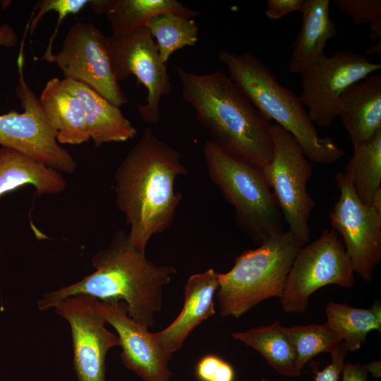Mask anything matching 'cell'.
Instances as JSON below:
<instances>
[{"mask_svg": "<svg viewBox=\"0 0 381 381\" xmlns=\"http://www.w3.org/2000/svg\"><path fill=\"white\" fill-rule=\"evenodd\" d=\"M186 174L179 152L150 128L116 168V204L129 226L130 241L138 250L145 252L150 238L171 226L182 198L175 181Z\"/></svg>", "mask_w": 381, "mask_h": 381, "instance_id": "obj_1", "label": "cell"}, {"mask_svg": "<svg viewBox=\"0 0 381 381\" xmlns=\"http://www.w3.org/2000/svg\"><path fill=\"white\" fill-rule=\"evenodd\" d=\"M92 265L95 271L80 281L44 293L37 301L38 309L47 310L68 297L86 294L101 301H122L134 321L152 327L154 315L162 307L163 289L176 269L147 259L123 230L117 231L109 245L95 253Z\"/></svg>", "mask_w": 381, "mask_h": 381, "instance_id": "obj_2", "label": "cell"}, {"mask_svg": "<svg viewBox=\"0 0 381 381\" xmlns=\"http://www.w3.org/2000/svg\"><path fill=\"white\" fill-rule=\"evenodd\" d=\"M181 96L211 140L226 154L262 169L271 161L272 121L222 70L196 74L175 66Z\"/></svg>", "mask_w": 381, "mask_h": 381, "instance_id": "obj_3", "label": "cell"}, {"mask_svg": "<svg viewBox=\"0 0 381 381\" xmlns=\"http://www.w3.org/2000/svg\"><path fill=\"white\" fill-rule=\"evenodd\" d=\"M219 60L229 77L252 104L269 120L289 132L306 157L320 164H332L344 152L329 136L320 137L299 97L279 82L262 61L250 52L236 54L224 49Z\"/></svg>", "mask_w": 381, "mask_h": 381, "instance_id": "obj_4", "label": "cell"}, {"mask_svg": "<svg viewBox=\"0 0 381 381\" xmlns=\"http://www.w3.org/2000/svg\"><path fill=\"white\" fill-rule=\"evenodd\" d=\"M304 245L283 231L237 256L229 272L218 274L220 315L238 318L262 301L280 298L295 257Z\"/></svg>", "mask_w": 381, "mask_h": 381, "instance_id": "obj_5", "label": "cell"}, {"mask_svg": "<svg viewBox=\"0 0 381 381\" xmlns=\"http://www.w3.org/2000/svg\"><path fill=\"white\" fill-rule=\"evenodd\" d=\"M203 155L212 182L234 207L237 226L254 243L284 231V218L262 169L234 157L207 140Z\"/></svg>", "mask_w": 381, "mask_h": 381, "instance_id": "obj_6", "label": "cell"}, {"mask_svg": "<svg viewBox=\"0 0 381 381\" xmlns=\"http://www.w3.org/2000/svg\"><path fill=\"white\" fill-rule=\"evenodd\" d=\"M17 59L18 82L16 93L22 113L0 114V145L15 150L35 162L60 173L73 174L77 162L56 139V131L47 116L40 97L27 84L24 73V40Z\"/></svg>", "mask_w": 381, "mask_h": 381, "instance_id": "obj_7", "label": "cell"}, {"mask_svg": "<svg viewBox=\"0 0 381 381\" xmlns=\"http://www.w3.org/2000/svg\"><path fill=\"white\" fill-rule=\"evenodd\" d=\"M273 152L271 161L262 168L288 230L303 244L310 242L309 219L315 201L307 183L312 165L294 136L279 125L272 123Z\"/></svg>", "mask_w": 381, "mask_h": 381, "instance_id": "obj_8", "label": "cell"}, {"mask_svg": "<svg viewBox=\"0 0 381 381\" xmlns=\"http://www.w3.org/2000/svg\"><path fill=\"white\" fill-rule=\"evenodd\" d=\"M353 274L341 238L332 228L325 229L297 253L279 298L281 306L288 313H304L315 291L329 284L350 289Z\"/></svg>", "mask_w": 381, "mask_h": 381, "instance_id": "obj_9", "label": "cell"}, {"mask_svg": "<svg viewBox=\"0 0 381 381\" xmlns=\"http://www.w3.org/2000/svg\"><path fill=\"white\" fill-rule=\"evenodd\" d=\"M52 63L57 65L64 78L83 83L114 105L120 107L128 102L115 75L109 37L93 23H74Z\"/></svg>", "mask_w": 381, "mask_h": 381, "instance_id": "obj_10", "label": "cell"}, {"mask_svg": "<svg viewBox=\"0 0 381 381\" xmlns=\"http://www.w3.org/2000/svg\"><path fill=\"white\" fill-rule=\"evenodd\" d=\"M335 181L339 195L329 213L332 228L341 236L353 272L371 282L381 260V209L361 202L344 172H338Z\"/></svg>", "mask_w": 381, "mask_h": 381, "instance_id": "obj_11", "label": "cell"}, {"mask_svg": "<svg viewBox=\"0 0 381 381\" xmlns=\"http://www.w3.org/2000/svg\"><path fill=\"white\" fill-rule=\"evenodd\" d=\"M381 69L365 54L337 51L301 74L302 91L298 97L313 123L327 128L337 117L339 98L345 90Z\"/></svg>", "mask_w": 381, "mask_h": 381, "instance_id": "obj_12", "label": "cell"}, {"mask_svg": "<svg viewBox=\"0 0 381 381\" xmlns=\"http://www.w3.org/2000/svg\"><path fill=\"white\" fill-rule=\"evenodd\" d=\"M53 308L70 326L76 381H106L107 352L119 346L120 341L105 326L100 301L78 294L60 301Z\"/></svg>", "mask_w": 381, "mask_h": 381, "instance_id": "obj_13", "label": "cell"}, {"mask_svg": "<svg viewBox=\"0 0 381 381\" xmlns=\"http://www.w3.org/2000/svg\"><path fill=\"white\" fill-rule=\"evenodd\" d=\"M116 78L119 82L131 75L147 89L146 103L138 105V111L147 123L157 124L160 118V101L169 94L171 84L148 28L141 27L124 36L109 37Z\"/></svg>", "mask_w": 381, "mask_h": 381, "instance_id": "obj_14", "label": "cell"}, {"mask_svg": "<svg viewBox=\"0 0 381 381\" xmlns=\"http://www.w3.org/2000/svg\"><path fill=\"white\" fill-rule=\"evenodd\" d=\"M106 322L116 332L123 365L143 381H169V362L173 353L162 350L148 328L134 321L122 301H101Z\"/></svg>", "mask_w": 381, "mask_h": 381, "instance_id": "obj_15", "label": "cell"}, {"mask_svg": "<svg viewBox=\"0 0 381 381\" xmlns=\"http://www.w3.org/2000/svg\"><path fill=\"white\" fill-rule=\"evenodd\" d=\"M218 274L211 268L192 274L184 286V302L177 318L152 337L164 351L173 353L180 349L192 331L215 314L214 296L219 288Z\"/></svg>", "mask_w": 381, "mask_h": 381, "instance_id": "obj_16", "label": "cell"}, {"mask_svg": "<svg viewBox=\"0 0 381 381\" xmlns=\"http://www.w3.org/2000/svg\"><path fill=\"white\" fill-rule=\"evenodd\" d=\"M339 117L353 149L381 131V74L373 73L347 87L339 98Z\"/></svg>", "mask_w": 381, "mask_h": 381, "instance_id": "obj_17", "label": "cell"}, {"mask_svg": "<svg viewBox=\"0 0 381 381\" xmlns=\"http://www.w3.org/2000/svg\"><path fill=\"white\" fill-rule=\"evenodd\" d=\"M63 86L80 101L90 139L96 147L104 143L133 139L137 130L119 107L79 81L64 78Z\"/></svg>", "mask_w": 381, "mask_h": 381, "instance_id": "obj_18", "label": "cell"}, {"mask_svg": "<svg viewBox=\"0 0 381 381\" xmlns=\"http://www.w3.org/2000/svg\"><path fill=\"white\" fill-rule=\"evenodd\" d=\"M329 8V0H304L301 28L292 44L290 73L301 75L326 56L325 44L337 34Z\"/></svg>", "mask_w": 381, "mask_h": 381, "instance_id": "obj_19", "label": "cell"}, {"mask_svg": "<svg viewBox=\"0 0 381 381\" xmlns=\"http://www.w3.org/2000/svg\"><path fill=\"white\" fill-rule=\"evenodd\" d=\"M90 4L96 13L105 14L112 37L126 35L145 26L151 18L159 13H174L191 18L199 15L176 0H94Z\"/></svg>", "mask_w": 381, "mask_h": 381, "instance_id": "obj_20", "label": "cell"}, {"mask_svg": "<svg viewBox=\"0 0 381 381\" xmlns=\"http://www.w3.org/2000/svg\"><path fill=\"white\" fill-rule=\"evenodd\" d=\"M27 185L40 196L61 193L67 182L61 173L15 150L0 147V196Z\"/></svg>", "mask_w": 381, "mask_h": 381, "instance_id": "obj_21", "label": "cell"}, {"mask_svg": "<svg viewBox=\"0 0 381 381\" xmlns=\"http://www.w3.org/2000/svg\"><path fill=\"white\" fill-rule=\"evenodd\" d=\"M40 100L56 131L59 144L80 145L90 139L81 104L63 86L61 80L53 78L48 80Z\"/></svg>", "mask_w": 381, "mask_h": 381, "instance_id": "obj_22", "label": "cell"}, {"mask_svg": "<svg viewBox=\"0 0 381 381\" xmlns=\"http://www.w3.org/2000/svg\"><path fill=\"white\" fill-rule=\"evenodd\" d=\"M231 336L259 352L279 374L290 377L301 375L295 349L279 320L267 326L235 332Z\"/></svg>", "mask_w": 381, "mask_h": 381, "instance_id": "obj_23", "label": "cell"}, {"mask_svg": "<svg viewBox=\"0 0 381 381\" xmlns=\"http://www.w3.org/2000/svg\"><path fill=\"white\" fill-rule=\"evenodd\" d=\"M325 314L326 325L344 344L348 351L358 350L370 331L381 332V303L378 300L370 308L329 302Z\"/></svg>", "mask_w": 381, "mask_h": 381, "instance_id": "obj_24", "label": "cell"}, {"mask_svg": "<svg viewBox=\"0 0 381 381\" xmlns=\"http://www.w3.org/2000/svg\"><path fill=\"white\" fill-rule=\"evenodd\" d=\"M344 172L351 180L358 199L370 205L375 193L381 189V131L353 149Z\"/></svg>", "mask_w": 381, "mask_h": 381, "instance_id": "obj_25", "label": "cell"}, {"mask_svg": "<svg viewBox=\"0 0 381 381\" xmlns=\"http://www.w3.org/2000/svg\"><path fill=\"white\" fill-rule=\"evenodd\" d=\"M162 61L165 64L176 50L194 46L198 40V28L193 18L174 13H162L146 24Z\"/></svg>", "mask_w": 381, "mask_h": 381, "instance_id": "obj_26", "label": "cell"}, {"mask_svg": "<svg viewBox=\"0 0 381 381\" xmlns=\"http://www.w3.org/2000/svg\"><path fill=\"white\" fill-rule=\"evenodd\" d=\"M284 330L295 349L299 370L319 353H333L341 343L325 323L284 327Z\"/></svg>", "mask_w": 381, "mask_h": 381, "instance_id": "obj_27", "label": "cell"}, {"mask_svg": "<svg viewBox=\"0 0 381 381\" xmlns=\"http://www.w3.org/2000/svg\"><path fill=\"white\" fill-rule=\"evenodd\" d=\"M90 1V0H44L38 1L37 4L38 11L32 18L30 23L29 22L30 34L33 33L39 21L46 13L53 11L58 13L56 28L49 41L46 51L41 58L42 60L52 63L54 56L52 45L62 20L68 15H75L80 12Z\"/></svg>", "mask_w": 381, "mask_h": 381, "instance_id": "obj_28", "label": "cell"}, {"mask_svg": "<svg viewBox=\"0 0 381 381\" xmlns=\"http://www.w3.org/2000/svg\"><path fill=\"white\" fill-rule=\"evenodd\" d=\"M334 3L356 25L381 19L380 0H335Z\"/></svg>", "mask_w": 381, "mask_h": 381, "instance_id": "obj_29", "label": "cell"}, {"mask_svg": "<svg viewBox=\"0 0 381 381\" xmlns=\"http://www.w3.org/2000/svg\"><path fill=\"white\" fill-rule=\"evenodd\" d=\"M195 375L200 381H234L233 367L221 357L207 354L198 362Z\"/></svg>", "mask_w": 381, "mask_h": 381, "instance_id": "obj_30", "label": "cell"}, {"mask_svg": "<svg viewBox=\"0 0 381 381\" xmlns=\"http://www.w3.org/2000/svg\"><path fill=\"white\" fill-rule=\"evenodd\" d=\"M348 352L344 344L341 342L338 349L331 354V363L322 370H319L316 365H312L315 381H339ZM261 381L269 380L262 377Z\"/></svg>", "mask_w": 381, "mask_h": 381, "instance_id": "obj_31", "label": "cell"}, {"mask_svg": "<svg viewBox=\"0 0 381 381\" xmlns=\"http://www.w3.org/2000/svg\"><path fill=\"white\" fill-rule=\"evenodd\" d=\"M266 16L271 20H278L284 16L301 10L304 0H267Z\"/></svg>", "mask_w": 381, "mask_h": 381, "instance_id": "obj_32", "label": "cell"}, {"mask_svg": "<svg viewBox=\"0 0 381 381\" xmlns=\"http://www.w3.org/2000/svg\"><path fill=\"white\" fill-rule=\"evenodd\" d=\"M365 365L358 363H345L341 370V381H368Z\"/></svg>", "mask_w": 381, "mask_h": 381, "instance_id": "obj_33", "label": "cell"}, {"mask_svg": "<svg viewBox=\"0 0 381 381\" xmlns=\"http://www.w3.org/2000/svg\"><path fill=\"white\" fill-rule=\"evenodd\" d=\"M17 42L18 36L10 25H0V47L12 48L17 44Z\"/></svg>", "mask_w": 381, "mask_h": 381, "instance_id": "obj_34", "label": "cell"}, {"mask_svg": "<svg viewBox=\"0 0 381 381\" xmlns=\"http://www.w3.org/2000/svg\"><path fill=\"white\" fill-rule=\"evenodd\" d=\"M369 38L371 40L381 38V19L377 20L370 23Z\"/></svg>", "mask_w": 381, "mask_h": 381, "instance_id": "obj_35", "label": "cell"}, {"mask_svg": "<svg viewBox=\"0 0 381 381\" xmlns=\"http://www.w3.org/2000/svg\"><path fill=\"white\" fill-rule=\"evenodd\" d=\"M381 54V41L380 40H379L374 45H373L372 47H370L369 48L366 49L365 55L368 56L369 54Z\"/></svg>", "mask_w": 381, "mask_h": 381, "instance_id": "obj_36", "label": "cell"}, {"mask_svg": "<svg viewBox=\"0 0 381 381\" xmlns=\"http://www.w3.org/2000/svg\"><path fill=\"white\" fill-rule=\"evenodd\" d=\"M243 381H251V380H243Z\"/></svg>", "mask_w": 381, "mask_h": 381, "instance_id": "obj_37", "label": "cell"}]
</instances>
